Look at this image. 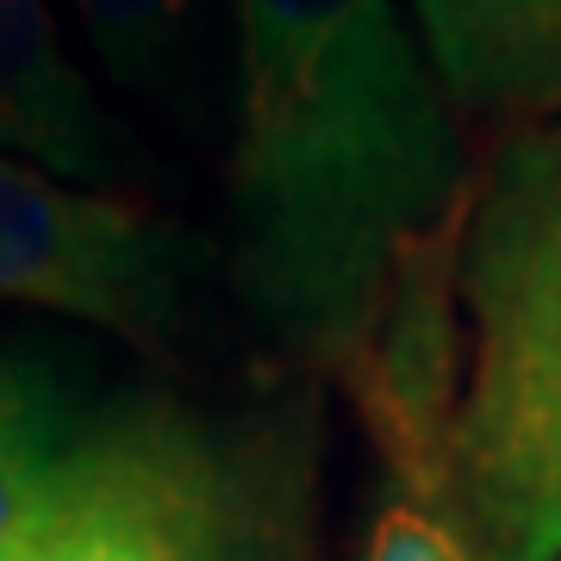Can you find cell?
<instances>
[{
    "instance_id": "1",
    "label": "cell",
    "mask_w": 561,
    "mask_h": 561,
    "mask_svg": "<svg viewBox=\"0 0 561 561\" xmlns=\"http://www.w3.org/2000/svg\"><path fill=\"white\" fill-rule=\"evenodd\" d=\"M243 300L287 350L375 356L468 201L461 113L405 0H219Z\"/></svg>"
},
{
    "instance_id": "2",
    "label": "cell",
    "mask_w": 561,
    "mask_h": 561,
    "mask_svg": "<svg viewBox=\"0 0 561 561\" xmlns=\"http://www.w3.org/2000/svg\"><path fill=\"white\" fill-rule=\"evenodd\" d=\"M449 243L437 505L474 561H561V113L505 131Z\"/></svg>"
},
{
    "instance_id": "3",
    "label": "cell",
    "mask_w": 561,
    "mask_h": 561,
    "mask_svg": "<svg viewBox=\"0 0 561 561\" xmlns=\"http://www.w3.org/2000/svg\"><path fill=\"white\" fill-rule=\"evenodd\" d=\"M20 561H287L268 461L181 405L88 419Z\"/></svg>"
},
{
    "instance_id": "4",
    "label": "cell",
    "mask_w": 561,
    "mask_h": 561,
    "mask_svg": "<svg viewBox=\"0 0 561 561\" xmlns=\"http://www.w3.org/2000/svg\"><path fill=\"white\" fill-rule=\"evenodd\" d=\"M206 250L150 206L0 150V300L169 343L201 312Z\"/></svg>"
},
{
    "instance_id": "5",
    "label": "cell",
    "mask_w": 561,
    "mask_h": 561,
    "mask_svg": "<svg viewBox=\"0 0 561 561\" xmlns=\"http://www.w3.org/2000/svg\"><path fill=\"white\" fill-rule=\"evenodd\" d=\"M0 150L113 194H131V181L150 169L76 57L57 0H0Z\"/></svg>"
},
{
    "instance_id": "6",
    "label": "cell",
    "mask_w": 561,
    "mask_h": 561,
    "mask_svg": "<svg viewBox=\"0 0 561 561\" xmlns=\"http://www.w3.org/2000/svg\"><path fill=\"white\" fill-rule=\"evenodd\" d=\"M88 57L113 94L138 101L169 131L206 144L231 131V101L219 94V0H62Z\"/></svg>"
},
{
    "instance_id": "7",
    "label": "cell",
    "mask_w": 561,
    "mask_h": 561,
    "mask_svg": "<svg viewBox=\"0 0 561 561\" xmlns=\"http://www.w3.org/2000/svg\"><path fill=\"white\" fill-rule=\"evenodd\" d=\"M443 94L468 119L561 113V0H405Z\"/></svg>"
},
{
    "instance_id": "8",
    "label": "cell",
    "mask_w": 561,
    "mask_h": 561,
    "mask_svg": "<svg viewBox=\"0 0 561 561\" xmlns=\"http://www.w3.org/2000/svg\"><path fill=\"white\" fill-rule=\"evenodd\" d=\"M81 424L88 412H76L44 368L0 362V561H20Z\"/></svg>"
},
{
    "instance_id": "9",
    "label": "cell",
    "mask_w": 561,
    "mask_h": 561,
    "mask_svg": "<svg viewBox=\"0 0 561 561\" xmlns=\"http://www.w3.org/2000/svg\"><path fill=\"white\" fill-rule=\"evenodd\" d=\"M362 561H474V556H468V542L456 537V524L443 518V505L400 500L375 518Z\"/></svg>"
}]
</instances>
